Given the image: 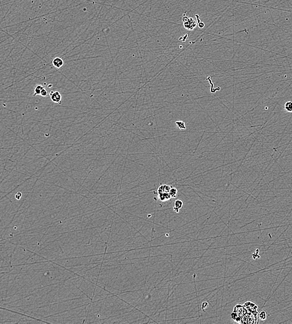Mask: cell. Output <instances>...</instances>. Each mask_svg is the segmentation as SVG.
I'll list each match as a JSON object with an SVG mask.
<instances>
[{
    "label": "cell",
    "instance_id": "1",
    "mask_svg": "<svg viewBox=\"0 0 292 324\" xmlns=\"http://www.w3.org/2000/svg\"><path fill=\"white\" fill-rule=\"evenodd\" d=\"M183 26L187 30H193L196 26V22L193 19L184 16L183 18Z\"/></svg>",
    "mask_w": 292,
    "mask_h": 324
},
{
    "label": "cell",
    "instance_id": "2",
    "mask_svg": "<svg viewBox=\"0 0 292 324\" xmlns=\"http://www.w3.org/2000/svg\"><path fill=\"white\" fill-rule=\"evenodd\" d=\"M50 97L52 101L59 104L62 103V96L58 91H52L50 93Z\"/></svg>",
    "mask_w": 292,
    "mask_h": 324
},
{
    "label": "cell",
    "instance_id": "3",
    "mask_svg": "<svg viewBox=\"0 0 292 324\" xmlns=\"http://www.w3.org/2000/svg\"><path fill=\"white\" fill-rule=\"evenodd\" d=\"M53 65L55 67L59 69L64 66V61L60 57H56L53 61Z\"/></svg>",
    "mask_w": 292,
    "mask_h": 324
},
{
    "label": "cell",
    "instance_id": "4",
    "mask_svg": "<svg viewBox=\"0 0 292 324\" xmlns=\"http://www.w3.org/2000/svg\"><path fill=\"white\" fill-rule=\"evenodd\" d=\"M183 206V202L182 200H176L174 202V207H173V210L176 213H179L180 212V210H181V209L182 208V207Z\"/></svg>",
    "mask_w": 292,
    "mask_h": 324
},
{
    "label": "cell",
    "instance_id": "5",
    "mask_svg": "<svg viewBox=\"0 0 292 324\" xmlns=\"http://www.w3.org/2000/svg\"><path fill=\"white\" fill-rule=\"evenodd\" d=\"M171 188L170 185H161L158 189V194L159 193H170Z\"/></svg>",
    "mask_w": 292,
    "mask_h": 324
},
{
    "label": "cell",
    "instance_id": "6",
    "mask_svg": "<svg viewBox=\"0 0 292 324\" xmlns=\"http://www.w3.org/2000/svg\"><path fill=\"white\" fill-rule=\"evenodd\" d=\"M158 198L160 201H165L169 200L171 198L170 193H159L158 195Z\"/></svg>",
    "mask_w": 292,
    "mask_h": 324
},
{
    "label": "cell",
    "instance_id": "7",
    "mask_svg": "<svg viewBox=\"0 0 292 324\" xmlns=\"http://www.w3.org/2000/svg\"><path fill=\"white\" fill-rule=\"evenodd\" d=\"M44 89V87L43 86H41V84H37L35 87H34V96H37L39 94H40L41 92V90H43Z\"/></svg>",
    "mask_w": 292,
    "mask_h": 324
},
{
    "label": "cell",
    "instance_id": "8",
    "mask_svg": "<svg viewBox=\"0 0 292 324\" xmlns=\"http://www.w3.org/2000/svg\"><path fill=\"white\" fill-rule=\"evenodd\" d=\"M175 124L177 127H178L180 130H185L186 129V123L183 121H176L175 122Z\"/></svg>",
    "mask_w": 292,
    "mask_h": 324
},
{
    "label": "cell",
    "instance_id": "9",
    "mask_svg": "<svg viewBox=\"0 0 292 324\" xmlns=\"http://www.w3.org/2000/svg\"><path fill=\"white\" fill-rule=\"evenodd\" d=\"M285 109L288 112H292V102L288 101L285 104Z\"/></svg>",
    "mask_w": 292,
    "mask_h": 324
},
{
    "label": "cell",
    "instance_id": "10",
    "mask_svg": "<svg viewBox=\"0 0 292 324\" xmlns=\"http://www.w3.org/2000/svg\"><path fill=\"white\" fill-rule=\"evenodd\" d=\"M177 193H178V190H177L176 188H173L172 187L170 191V194L171 198H175L177 196Z\"/></svg>",
    "mask_w": 292,
    "mask_h": 324
},
{
    "label": "cell",
    "instance_id": "11",
    "mask_svg": "<svg viewBox=\"0 0 292 324\" xmlns=\"http://www.w3.org/2000/svg\"><path fill=\"white\" fill-rule=\"evenodd\" d=\"M259 317L262 320H265L267 319V312L265 311H262L259 313Z\"/></svg>",
    "mask_w": 292,
    "mask_h": 324
},
{
    "label": "cell",
    "instance_id": "12",
    "mask_svg": "<svg viewBox=\"0 0 292 324\" xmlns=\"http://www.w3.org/2000/svg\"><path fill=\"white\" fill-rule=\"evenodd\" d=\"M48 94V92H47V90L44 87V89L41 90V92L40 93V95L42 96V97H46Z\"/></svg>",
    "mask_w": 292,
    "mask_h": 324
},
{
    "label": "cell",
    "instance_id": "13",
    "mask_svg": "<svg viewBox=\"0 0 292 324\" xmlns=\"http://www.w3.org/2000/svg\"><path fill=\"white\" fill-rule=\"evenodd\" d=\"M208 306H209V304H208L207 302H203V304H202V309L204 310H205V309L208 307Z\"/></svg>",
    "mask_w": 292,
    "mask_h": 324
},
{
    "label": "cell",
    "instance_id": "14",
    "mask_svg": "<svg viewBox=\"0 0 292 324\" xmlns=\"http://www.w3.org/2000/svg\"><path fill=\"white\" fill-rule=\"evenodd\" d=\"M21 196H22V194H21V193H20V192H18V193L16 194V196H15V197H16V199H17V200H19V199H20V198H21Z\"/></svg>",
    "mask_w": 292,
    "mask_h": 324
}]
</instances>
